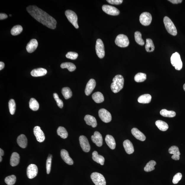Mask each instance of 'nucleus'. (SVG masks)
<instances>
[{"label":"nucleus","instance_id":"nucleus-21","mask_svg":"<svg viewBox=\"0 0 185 185\" xmlns=\"http://www.w3.org/2000/svg\"><path fill=\"white\" fill-rule=\"evenodd\" d=\"M132 133L138 140L144 141L146 140V136L142 132L136 128H133L131 130Z\"/></svg>","mask_w":185,"mask_h":185},{"label":"nucleus","instance_id":"nucleus-47","mask_svg":"<svg viewBox=\"0 0 185 185\" xmlns=\"http://www.w3.org/2000/svg\"><path fill=\"white\" fill-rule=\"evenodd\" d=\"M108 3L113 5H120L123 3V0H107Z\"/></svg>","mask_w":185,"mask_h":185},{"label":"nucleus","instance_id":"nucleus-45","mask_svg":"<svg viewBox=\"0 0 185 185\" xmlns=\"http://www.w3.org/2000/svg\"><path fill=\"white\" fill-rule=\"evenodd\" d=\"M66 56L67 58L69 59L75 60L78 58V54L75 52H70L67 53Z\"/></svg>","mask_w":185,"mask_h":185},{"label":"nucleus","instance_id":"nucleus-39","mask_svg":"<svg viewBox=\"0 0 185 185\" xmlns=\"http://www.w3.org/2000/svg\"><path fill=\"white\" fill-rule=\"evenodd\" d=\"M135 39L136 42L139 45L143 46L144 45V41L142 38V34L139 31H136L134 33Z\"/></svg>","mask_w":185,"mask_h":185},{"label":"nucleus","instance_id":"nucleus-38","mask_svg":"<svg viewBox=\"0 0 185 185\" xmlns=\"http://www.w3.org/2000/svg\"><path fill=\"white\" fill-rule=\"evenodd\" d=\"M156 164V163L155 161L154 160L150 161L145 167L144 170L147 172H149L154 170L155 169L154 167Z\"/></svg>","mask_w":185,"mask_h":185},{"label":"nucleus","instance_id":"nucleus-7","mask_svg":"<svg viewBox=\"0 0 185 185\" xmlns=\"http://www.w3.org/2000/svg\"><path fill=\"white\" fill-rule=\"evenodd\" d=\"M91 178L95 185H106L105 178L101 173L97 172L93 173L91 174Z\"/></svg>","mask_w":185,"mask_h":185},{"label":"nucleus","instance_id":"nucleus-49","mask_svg":"<svg viewBox=\"0 0 185 185\" xmlns=\"http://www.w3.org/2000/svg\"><path fill=\"white\" fill-rule=\"evenodd\" d=\"M169 1L173 4H178L182 3V0H169Z\"/></svg>","mask_w":185,"mask_h":185},{"label":"nucleus","instance_id":"nucleus-51","mask_svg":"<svg viewBox=\"0 0 185 185\" xmlns=\"http://www.w3.org/2000/svg\"><path fill=\"white\" fill-rule=\"evenodd\" d=\"M4 151L3 150L1 149H0V156H3L4 155Z\"/></svg>","mask_w":185,"mask_h":185},{"label":"nucleus","instance_id":"nucleus-19","mask_svg":"<svg viewBox=\"0 0 185 185\" xmlns=\"http://www.w3.org/2000/svg\"><path fill=\"white\" fill-rule=\"evenodd\" d=\"M61 156L64 162L69 165H73V161L70 157L68 152L66 150L62 149L61 151Z\"/></svg>","mask_w":185,"mask_h":185},{"label":"nucleus","instance_id":"nucleus-53","mask_svg":"<svg viewBox=\"0 0 185 185\" xmlns=\"http://www.w3.org/2000/svg\"><path fill=\"white\" fill-rule=\"evenodd\" d=\"M183 88H184V90L185 91V83L184 84V85L183 86Z\"/></svg>","mask_w":185,"mask_h":185},{"label":"nucleus","instance_id":"nucleus-4","mask_svg":"<svg viewBox=\"0 0 185 185\" xmlns=\"http://www.w3.org/2000/svg\"><path fill=\"white\" fill-rule=\"evenodd\" d=\"M171 63L172 65L175 67L176 69L180 70L182 68V62L180 56L178 52H175L172 55L170 58Z\"/></svg>","mask_w":185,"mask_h":185},{"label":"nucleus","instance_id":"nucleus-44","mask_svg":"<svg viewBox=\"0 0 185 185\" xmlns=\"http://www.w3.org/2000/svg\"><path fill=\"white\" fill-rule=\"evenodd\" d=\"M53 96L55 99L58 106L60 108H62L64 106V104L61 99H59L58 95L56 93H54Z\"/></svg>","mask_w":185,"mask_h":185},{"label":"nucleus","instance_id":"nucleus-35","mask_svg":"<svg viewBox=\"0 0 185 185\" xmlns=\"http://www.w3.org/2000/svg\"><path fill=\"white\" fill-rule=\"evenodd\" d=\"M57 133L61 138L64 139L67 138L68 136V132L66 129L62 127H58L57 130Z\"/></svg>","mask_w":185,"mask_h":185},{"label":"nucleus","instance_id":"nucleus-34","mask_svg":"<svg viewBox=\"0 0 185 185\" xmlns=\"http://www.w3.org/2000/svg\"><path fill=\"white\" fill-rule=\"evenodd\" d=\"M145 48L147 52H152L154 51L155 46L153 41L151 39H147L146 44L145 45Z\"/></svg>","mask_w":185,"mask_h":185},{"label":"nucleus","instance_id":"nucleus-37","mask_svg":"<svg viewBox=\"0 0 185 185\" xmlns=\"http://www.w3.org/2000/svg\"><path fill=\"white\" fill-rule=\"evenodd\" d=\"M23 31V28L21 25H16L14 26L11 30V33L12 36H16L20 34Z\"/></svg>","mask_w":185,"mask_h":185},{"label":"nucleus","instance_id":"nucleus-14","mask_svg":"<svg viewBox=\"0 0 185 185\" xmlns=\"http://www.w3.org/2000/svg\"><path fill=\"white\" fill-rule=\"evenodd\" d=\"M34 134L36 140L39 142H43L45 140V136L43 132L39 126H36L33 129Z\"/></svg>","mask_w":185,"mask_h":185},{"label":"nucleus","instance_id":"nucleus-46","mask_svg":"<svg viewBox=\"0 0 185 185\" xmlns=\"http://www.w3.org/2000/svg\"><path fill=\"white\" fill-rule=\"evenodd\" d=\"M182 175L181 173H178L174 176L173 180V183L176 184L178 183L180 181L181 179Z\"/></svg>","mask_w":185,"mask_h":185},{"label":"nucleus","instance_id":"nucleus-5","mask_svg":"<svg viewBox=\"0 0 185 185\" xmlns=\"http://www.w3.org/2000/svg\"><path fill=\"white\" fill-rule=\"evenodd\" d=\"M65 15L68 20L76 29L79 28L78 23V17L77 14L73 11L67 10L65 12Z\"/></svg>","mask_w":185,"mask_h":185},{"label":"nucleus","instance_id":"nucleus-13","mask_svg":"<svg viewBox=\"0 0 185 185\" xmlns=\"http://www.w3.org/2000/svg\"><path fill=\"white\" fill-rule=\"evenodd\" d=\"M79 139L80 145L83 151L86 152L90 151V145L86 137L84 136H80Z\"/></svg>","mask_w":185,"mask_h":185},{"label":"nucleus","instance_id":"nucleus-36","mask_svg":"<svg viewBox=\"0 0 185 185\" xmlns=\"http://www.w3.org/2000/svg\"><path fill=\"white\" fill-rule=\"evenodd\" d=\"M29 107L32 110H38L39 108V104L38 102L35 99L31 98L29 102Z\"/></svg>","mask_w":185,"mask_h":185},{"label":"nucleus","instance_id":"nucleus-33","mask_svg":"<svg viewBox=\"0 0 185 185\" xmlns=\"http://www.w3.org/2000/svg\"><path fill=\"white\" fill-rule=\"evenodd\" d=\"M160 114L164 117L173 118L176 116V113L173 111H169L163 109L160 111Z\"/></svg>","mask_w":185,"mask_h":185},{"label":"nucleus","instance_id":"nucleus-10","mask_svg":"<svg viewBox=\"0 0 185 185\" xmlns=\"http://www.w3.org/2000/svg\"><path fill=\"white\" fill-rule=\"evenodd\" d=\"M152 21V16L149 13L144 12L142 13L140 16V21L141 24L144 26L150 25Z\"/></svg>","mask_w":185,"mask_h":185},{"label":"nucleus","instance_id":"nucleus-3","mask_svg":"<svg viewBox=\"0 0 185 185\" xmlns=\"http://www.w3.org/2000/svg\"><path fill=\"white\" fill-rule=\"evenodd\" d=\"M164 23L167 31L169 34L173 36L177 34V30L173 21L168 17L165 16L164 18Z\"/></svg>","mask_w":185,"mask_h":185},{"label":"nucleus","instance_id":"nucleus-28","mask_svg":"<svg viewBox=\"0 0 185 185\" xmlns=\"http://www.w3.org/2000/svg\"><path fill=\"white\" fill-rule=\"evenodd\" d=\"M92 98L94 101L97 103H102L104 100L103 94L101 92H99L93 94Z\"/></svg>","mask_w":185,"mask_h":185},{"label":"nucleus","instance_id":"nucleus-30","mask_svg":"<svg viewBox=\"0 0 185 185\" xmlns=\"http://www.w3.org/2000/svg\"><path fill=\"white\" fill-rule=\"evenodd\" d=\"M155 125L158 129L162 131H166L168 129V125L166 122L162 120H158L156 121Z\"/></svg>","mask_w":185,"mask_h":185},{"label":"nucleus","instance_id":"nucleus-43","mask_svg":"<svg viewBox=\"0 0 185 185\" xmlns=\"http://www.w3.org/2000/svg\"><path fill=\"white\" fill-rule=\"evenodd\" d=\"M53 156L51 154H49L46 163V168L47 173L49 174L51 170L52 160Z\"/></svg>","mask_w":185,"mask_h":185},{"label":"nucleus","instance_id":"nucleus-42","mask_svg":"<svg viewBox=\"0 0 185 185\" xmlns=\"http://www.w3.org/2000/svg\"><path fill=\"white\" fill-rule=\"evenodd\" d=\"M9 108L10 114L14 115L16 111V103L14 99H11L9 102Z\"/></svg>","mask_w":185,"mask_h":185},{"label":"nucleus","instance_id":"nucleus-29","mask_svg":"<svg viewBox=\"0 0 185 185\" xmlns=\"http://www.w3.org/2000/svg\"><path fill=\"white\" fill-rule=\"evenodd\" d=\"M152 96L149 94H145L141 95L139 97L138 102L143 104L149 103L151 102Z\"/></svg>","mask_w":185,"mask_h":185},{"label":"nucleus","instance_id":"nucleus-11","mask_svg":"<svg viewBox=\"0 0 185 185\" xmlns=\"http://www.w3.org/2000/svg\"><path fill=\"white\" fill-rule=\"evenodd\" d=\"M102 9L107 14L112 16H117L120 14L119 10L114 6L105 5L102 6Z\"/></svg>","mask_w":185,"mask_h":185},{"label":"nucleus","instance_id":"nucleus-50","mask_svg":"<svg viewBox=\"0 0 185 185\" xmlns=\"http://www.w3.org/2000/svg\"><path fill=\"white\" fill-rule=\"evenodd\" d=\"M4 67H5L4 63L3 62H0V70H1L3 69Z\"/></svg>","mask_w":185,"mask_h":185},{"label":"nucleus","instance_id":"nucleus-1","mask_svg":"<svg viewBox=\"0 0 185 185\" xmlns=\"http://www.w3.org/2000/svg\"><path fill=\"white\" fill-rule=\"evenodd\" d=\"M26 9L28 13L39 22L52 29H54L56 28L57 21L56 20L38 7L35 5L30 6Z\"/></svg>","mask_w":185,"mask_h":185},{"label":"nucleus","instance_id":"nucleus-25","mask_svg":"<svg viewBox=\"0 0 185 185\" xmlns=\"http://www.w3.org/2000/svg\"><path fill=\"white\" fill-rule=\"evenodd\" d=\"M106 142L110 149H114L116 147V144L114 137L112 136L107 135L105 139Z\"/></svg>","mask_w":185,"mask_h":185},{"label":"nucleus","instance_id":"nucleus-23","mask_svg":"<svg viewBox=\"0 0 185 185\" xmlns=\"http://www.w3.org/2000/svg\"><path fill=\"white\" fill-rule=\"evenodd\" d=\"M47 71L46 69L43 68H38L33 70L31 74L33 77H42L46 75Z\"/></svg>","mask_w":185,"mask_h":185},{"label":"nucleus","instance_id":"nucleus-6","mask_svg":"<svg viewBox=\"0 0 185 185\" xmlns=\"http://www.w3.org/2000/svg\"><path fill=\"white\" fill-rule=\"evenodd\" d=\"M115 43L118 46L121 47H126L129 45V41L127 36L120 34L117 36Z\"/></svg>","mask_w":185,"mask_h":185},{"label":"nucleus","instance_id":"nucleus-54","mask_svg":"<svg viewBox=\"0 0 185 185\" xmlns=\"http://www.w3.org/2000/svg\"><path fill=\"white\" fill-rule=\"evenodd\" d=\"M9 16H10V17H11L12 16L11 15H9Z\"/></svg>","mask_w":185,"mask_h":185},{"label":"nucleus","instance_id":"nucleus-12","mask_svg":"<svg viewBox=\"0 0 185 185\" xmlns=\"http://www.w3.org/2000/svg\"><path fill=\"white\" fill-rule=\"evenodd\" d=\"M27 172L28 178L30 179H33L38 173V167L36 165L30 164L27 168Z\"/></svg>","mask_w":185,"mask_h":185},{"label":"nucleus","instance_id":"nucleus-22","mask_svg":"<svg viewBox=\"0 0 185 185\" xmlns=\"http://www.w3.org/2000/svg\"><path fill=\"white\" fill-rule=\"evenodd\" d=\"M84 119L87 125L91 126L93 128L96 127L97 121L94 117L90 115H86Z\"/></svg>","mask_w":185,"mask_h":185},{"label":"nucleus","instance_id":"nucleus-24","mask_svg":"<svg viewBox=\"0 0 185 185\" xmlns=\"http://www.w3.org/2000/svg\"><path fill=\"white\" fill-rule=\"evenodd\" d=\"M17 143L20 147L25 149L27 145L28 140L27 137L25 135H20L17 138Z\"/></svg>","mask_w":185,"mask_h":185},{"label":"nucleus","instance_id":"nucleus-31","mask_svg":"<svg viewBox=\"0 0 185 185\" xmlns=\"http://www.w3.org/2000/svg\"><path fill=\"white\" fill-rule=\"evenodd\" d=\"M61 68L62 69L67 68L70 72L75 71L76 68V66L73 63L70 62L63 63L60 65Z\"/></svg>","mask_w":185,"mask_h":185},{"label":"nucleus","instance_id":"nucleus-48","mask_svg":"<svg viewBox=\"0 0 185 185\" xmlns=\"http://www.w3.org/2000/svg\"><path fill=\"white\" fill-rule=\"evenodd\" d=\"M8 18V16L4 13H1L0 14V20H3Z\"/></svg>","mask_w":185,"mask_h":185},{"label":"nucleus","instance_id":"nucleus-41","mask_svg":"<svg viewBox=\"0 0 185 185\" xmlns=\"http://www.w3.org/2000/svg\"><path fill=\"white\" fill-rule=\"evenodd\" d=\"M16 178L14 175L8 176L6 177L5 179L6 183L8 185H13L16 183Z\"/></svg>","mask_w":185,"mask_h":185},{"label":"nucleus","instance_id":"nucleus-16","mask_svg":"<svg viewBox=\"0 0 185 185\" xmlns=\"http://www.w3.org/2000/svg\"><path fill=\"white\" fill-rule=\"evenodd\" d=\"M169 153L171 154H173L171 158L173 160H179L180 153L179 148L176 146H173L169 148L168 150Z\"/></svg>","mask_w":185,"mask_h":185},{"label":"nucleus","instance_id":"nucleus-40","mask_svg":"<svg viewBox=\"0 0 185 185\" xmlns=\"http://www.w3.org/2000/svg\"><path fill=\"white\" fill-rule=\"evenodd\" d=\"M146 74L143 73H138L134 77V80L137 82H143L146 80Z\"/></svg>","mask_w":185,"mask_h":185},{"label":"nucleus","instance_id":"nucleus-20","mask_svg":"<svg viewBox=\"0 0 185 185\" xmlns=\"http://www.w3.org/2000/svg\"><path fill=\"white\" fill-rule=\"evenodd\" d=\"M123 146L125 151L128 154L133 153L134 149L133 145L131 141L128 140H126L123 142Z\"/></svg>","mask_w":185,"mask_h":185},{"label":"nucleus","instance_id":"nucleus-26","mask_svg":"<svg viewBox=\"0 0 185 185\" xmlns=\"http://www.w3.org/2000/svg\"><path fill=\"white\" fill-rule=\"evenodd\" d=\"M92 159L94 160L98 164H99L101 165H104L105 158L103 157V156L99 155L97 151H95L93 152Z\"/></svg>","mask_w":185,"mask_h":185},{"label":"nucleus","instance_id":"nucleus-17","mask_svg":"<svg viewBox=\"0 0 185 185\" xmlns=\"http://www.w3.org/2000/svg\"><path fill=\"white\" fill-rule=\"evenodd\" d=\"M96 84L95 81L94 79H91L86 84L85 93L87 96L90 95L94 89Z\"/></svg>","mask_w":185,"mask_h":185},{"label":"nucleus","instance_id":"nucleus-52","mask_svg":"<svg viewBox=\"0 0 185 185\" xmlns=\"http://www.w3.org/2000/svg\"><path fill=\"white\" fill-rule=\"evenodd\" d=\"M0 159H0V160H0V162H1V161H2V157H1V156H0Z\"/></svg>","mask_w":185,"mask_h":185},{"label":"nucleus","instance_id":"nucleus-18","mask_svg":"<svg viewBox=\"0 0 185 185\" xmlns=\"http://www.w3.org/2000/svg\"><path fill=\"white\" fill-rule=\"evenodd\" d=\"M38 45V41L36 39H32L28 44L26 46V49L28 53H32L36 49Z\"/></svg>","mask_w":185,"mask_h":185},{"label":"nucleus","instance_id":"nucleus-2","mask_svg":"<svg viewBox=\"0 0 185 185\" xmlns=\"http://www.w3.org/2000/svg\"><path fill=\"white\" fill-rule=\"evenodd\" d=\"M113 82L111 85V89L115 93H118L123 88L124 79L123 76L117 75L113 78Z\"/></svg>","mask_w":185,"mask_h":185},{"label":"nucleus","instance_id":"nucleus-8","mask_svg":"<svg viewBox=\"0 0 185 185\" xmlns=\"http://www.w3.org/2000/svg\"><path fill=\"white\" fill-rule=\"evenodd\" d=\"M96 52L100 58H103L105 55L104 46L103 41L100 39H97L95 46Z\"/></svg>","mask_w":185,"mask_h":185},{"label":"nucleus","instance_id":"nucleus-15","mask_svg":"<svg viewBox=\"0 0 185 185\" xmlns=\"http://www.w3.org/2000/svg\"><path fill=\"white\" fill-rule=\"evenodd\" d=\"M91 140L97 147H101L103 145V138L101 134L98 131H95L94 133V135L91 136Z\"/></svg>","mask_w":185,"mask_h":185},{"label":"nucleus","instance_id":"nucleus-27","mask_svg":"<svg viewBox=\"0 0 185 185\" xmlns=\"http://www.w3.org/2000/svg\"><path fill=\"white\" fill-rule=\"evenodd\" d=\"M20 162V156L19 154L14 152L12 153L10 159V164L12 167H15L18 165Z\"/></svg>","mask_w":185,"mask_h":185},{"label":"nucleus","instance_id":"nucleus-32","mask_svg":"<svg viewBox=\"0 0 185 185\" xmlns=\"http://www.w3.org/2000/svg\"><path fill=\"white\" fill-rule=\"evenodd\" d=\"M62 93L65 99H68L72 96V92L68 87H65L63 88Z\"/></svg>","mask_w":185,"mask_h":185},{"label":"nucleus","instance_id":"nucleus-9","mask_svg":"<svg viewBox=\"0 0 185 185\" xmlns=\"http://www.w3.org/2000/svg\"><path fill=\"white\" fill-rule=\"evenodd\" d=\"M99 115L100 119L104 123H110L112 120V115L110 112L105 109H100L99 110Z\"/></svg>","mask_w":185,"mask_h":185}]
</instances>
